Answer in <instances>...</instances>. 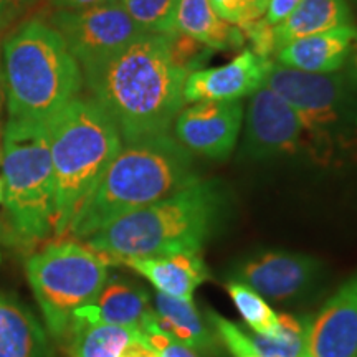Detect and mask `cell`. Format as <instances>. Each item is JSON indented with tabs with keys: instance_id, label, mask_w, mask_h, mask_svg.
Masks as SVG:
<instances>
[{
	"instance_id": "obj_33",
	"label": "cell",
	"mask_w": 357,
	"mask_h": 357,
	"mask_svg": "<svg viewBox=\"0 0 357 357\" xmlns=\"http://www.w3.org/2000/svg\"><path fill=\"white\" fill-rule=\"evenodd\" d=\"M0 243L7 245V247H22V245H25L20 235L13 230L7 217H0Z\"/></svg>"
},
{
	"instance_id": "obj_3",
	"label": "cell",
	"mask_w": 357,
	"mask_h": 357,
	"mask_svg": "<svg viewBox=\"0 0 357 357\" xmlns=\"http://www.w3.org/2000/svg\"><path fill=\"white\" fill-rule=\"evenodd\" d=\"M197 178L192 153L169 132L124 142L66 236L84 242L116 218L159 202Z\"/></svg>"
},
{
	"instance_id": "obj_2",
	"label": "cell",
	"mask_w": 357,
	"mask_h": 357,
	"mask_svg": "<svg viewBox=\"0 0 357 357\" xmlns=\"http://www.w3.org/2000/svg\"><path fill=\"white\" fill-rule=\"evenodd\" d=\"M227 213V195L217 181L197 178L176 194L116 218L84 243L111 263L124 258L200 253Z\"/></svg>"
},
{
	"instance_id": "obj_25",
	"label": "cell",
	"mask_w": 357,
	"mask_h": 357,
	"mask_svg": "<svg viewBox=\"0 0 357 357\" xmlns=\"http://www.w3.org/2000/svg\"><path fill=\"white\" fill-rule=\"evenodd\" d=\"M118 2L144 32L160 35L176 32L178 0H118Z\"/></svg>"
},
{
	"instance_id": "obj_39",
	"label": "cell",
	"mask_w": 357,
	"mask_h": 357,
	"mask_svg": "<svg viewBox=\"0 0 357 357\" xmlns=\"http://www.w3.org/2000/svg\"><path fill=\"white\" fill-rule=\"evenodd\" d=\"M3 202V178L0 176V204Z\"/></svg>"
},
{
	"instance_id": "obj_9",
	"label": "cell",
	"mask_w": 357,
	"mask_h": 357,
	"mask_svg": "<svg viewBox=\"0 0 357 357\" xmlns=\"http://www.w3.org/2000/svg\"><path fill=\"white\" fill-rule=\"evenodd\" d=\"M263 86L291 106L303 129L318 142L331 137L349 105L344 77L336 73H307L273 63Z\"/></svg>"
},
{
	"instance_id": "obj_35",
	"label": "cell",
	"mask_w": 357,
	"mask_h": 357,
	"mask_svg": "<svg viewBox=\"0 0 357 357\" xmlns=\"http://www.w3.org/2000/svg\"><path fill=\"white\" fill-rule=\"evenodd\" d=\"M124 357H159V356L155 354L151 347H147L144 342H137V344H134L131 349L128 351V354Z\"/></svg>"
},
{
	"instance_id": "obj_11",
	"label": "cell",
	"mask_w": 357,
	"mask_h": 357,
	"mask_svg": "<svg viewBox=\"0 0 357 357\" xmlns=\"http://www.w3.org/2000/svg\"><path fill=\"white\" fill-rule=\"evenodd\" d=\"M303 132L305 129L291 106L273 89L261 86L250 100L240 155L253 160L293 155L300 151Z\"/></svg>"
},
{
	"instance_id": "obj_32",
	"label": "cell",
	"mask_w": 357,
	"mask_h": 357,
	"mask_svg": "<svg viewBox=\"0 0 357 357\" xmlns=\"http://www.w3.org/2000/svg\"><path fill=\"white\" fill-rule=\"evenodd\" d=\"M109 2H118V0H50L56 10H82V8L102 6V3Z\"/></svg>"
},
{
	"instance_id": "obj_4",
	"label": "cell",
	"mask_w": 357,
	"mask_h": 357,
	"mask_svg": "<svg viewBox=\"0 0 357 357\" xmlns=\"http://www.w3.org/2000/svg\"><path fill=\"white\" fill-rule=\"evenodd\" d=\"M0 47L10 119L48 124L79 96L82 66L48 22L40 17L22 22Z\"/></svg>"
},
{
	"instance_id": "obj_29",
	"label": "cell",
	"mask_w": 357,
	"mask_h": 357,
	"mask_svg": "<svg viewBox=\"0 0 357 357\" xmlns=\"http://www.w3.org/2000/svg\"><path fill=\"white\" fill-rule=\"evenodd\" d=\"M171 38V52L174 56V61L184 70H194L197 63L204 60V56L208 55V50L205 45H202L197 40L187 37L178 32H174L169 35Z\"/></svg>"
},
{
	"instance_id": "obj_16",
	"label": "cell",
	"mask_w": 357,
	"mask_h": 357,
	"mask_svg": "<svg viewBox=\"0 0 357 357\" xmlns=\"http://www.w3.org/2000/svg\"><path fill=\"white\" fill-rule=\"evenodd\" d=\"M357 42L354 25L337 26L328 32L298 38L276 52L281 65L307 73H334L346 63Z\"/></svg>"
},
{
	"instance_id": "obj_6",
	"label": "cell",
	"mask_w": 357,
	"mask_h": 357,
	"mask_svg": "<svg viewBox=\"0 0 357 357\" xmlns=\"http://www.w3.org/2000/svg\"><path fill=\"white\" fill-rule=\"evenodd\" d=\"M6 217L26 247L53 235L55 177L47 123L10 119L2 137Z\"/></svg>"
},
{
	"instance_id": "obj_12",
	"label": "cell",
	"mask_w": 357,
	"mask_h": 357,
	"mask_svg": "<svg viewBox=\"0 0 357 357\" xmlns=\"http://www.w3.org/2000/svg\"><path fill=\"white\" fill-rule=\"evenodd\" d=\"M243 108L238 101H199L182 109L174 121V137L211 160H227L242 131Z\"/></svg>"
},
{
	"instance_id": "obj_19",
	"label": "cell",
	"mask_w": 357,
	"mask_h": 357,
	"mask_svg": "<svg viewBox=\"0 0 357 357\" xmlns=\"http://www.w3.org/2000/svg\"><path fill=\"white\" fill-rule=\"evenodd\" d=\"M0 357H52L47 331L15 296L0 291Z\"/></svg>"
},
{
	"instance_id": "obj_23",
	"label": "cell",
	"mask_w": 357,
	"mask_h": 357,
	"mask_svg": "<svg viewBox=\"0 0 357 357\" xmlns=\"http://www.w3.org/2000/svg\"><path fill=\"white\" fill-rule=\"evenodd\" d=\"M312 314H278V326L271 336L247 333L265 357H305L307 331Z\"/></svg>"
},
{
	"instance_id": "obj_18",
	"label": "cell",
	"mask_w": 357,
	"mask_h": 357,
	"mask_svg": "<svg viewBox=\"0 0 357 357\" xmlns=\"http://www.w3.org/2000/svg\"><path fill=\"white\" fill-rule=\"evenodd\" d=\"M153 310L149 293L144 287L132 280L113 276L106 281L95 303L79 316L77 326L82 323H106L128 326L141 331Z\"/></svg>"
},
{
	"instance_id": "obj_36",
	"label": "cell",
	"mask_w": 357,
	"mask_h": 357,
	"mask_svg": "<svg viewBox=\"0 0 357 357\" xmlns=\"http://www.w3.org/2000/svg\"><path fill=\"white\" fill-rule=\"evenodd\" d=\"M6 2L10 7L15 8L17 12L22 13V12H25L30 6H33V3L37 2V0H6Z\"/></svg>"
},
{
	"instance_id": "obj_8",
	"label": "cell",
	"mask_w": 357,
	"mask_h": 357,
	"mask_svg": "<svg viewBox=\"0 0 357 357\" xmlns=\"http://www.w3.org/2000/svg\"><path fill=\"white\" fill-rule=\"evenodd\" d=\"M223 278L247 284L276 306H298L318 291L324 268L306 253L270 248L238 258Z\"/></svg>"
},
{
	"instance_id": "obj_27",
	"label": "cell",
	"mask_w": 357,
	"mask_h": 357,
	"mask_svg": "<svg viewBox=\"0 0 357 357\" xmlns=\"http://www.w3.org/2000/svg\"><path fill=\"white\" fill-rule=\"evenodd\" d=\"M141 333L144 344L151 347L159 357H200L197 352L192 351L190 347L182 344L181 341L174 339L171 334L159 328L154 318V310L142 324Z\"/></svg>"
},
{
	"instance_id": "obj_17",
	"label": "cell",
	"mask_w": 357,
	"mask_h": 357,
	"mask_svg": "<svg viewBox=\"0 0 357 357\" xmlns=\"http://www.w3.org/2000/svg\"><path fill=\"white\" fill-rule=\"evenodd\" d=\"M153 307L159 328L200 357H227V349L207 318L199 312L194 300H177L155 293Z\"/></svg>"
},
{
	"instance_id": "obj_30",
	"label": "cell",
	"mask_w": 357,
	"mask_h": 357,
	"mask_svg": "<svg viewBox=\"0 0 357 357\" xmlns=\"http://www.w3.org/2000/svg\"><path fill=\"white\" fill-rule=\"evenodd\" d=\"M245 40L252 45V52L260 58H268L276 53L275 42V26L268 24L265 19H258L250 24L240 25Z\"/></svg>"
},
{
	"instance_id": "obj_21",
	"label": "cell",
	"mask_w": 357,
	"mask_h": 357,
	"mask_svg": "<svg viewBox=\"0 0 357 357\" xmlns=\"http://www.w3.org/2000/svg\"><path fill=\"white\" fill-rule=\"evenodd\" d=\"M352 25L346 0H301L300 6L275 26L276 52L298 38Z\"/></svg>"
},
{
	"instance_id": "obj_31",
	"label": "cell",
	"mask_w": 357,
	"mask_h": 357,
	"mask_svg": "<svg viewBox=\"0 0 357 357\" xmlns=\"http://www.w3.org/2000/svg\"><path fill=\"white\" fill-rule=\"evenodd\" d=\"M300 2L301 0H268L265 20L268 24L276 26L300 6Z\"/></svg>"
},
{
	"instance_id": "obj_13",
	"label": "cell",
	"mask_w": 357,
	"mask_h": 357,
	"mask_svg": "<svg viewBox=\"0 0 357 357\" xmlns=\"http://www.w3.org/2000/svg\"><path fill=\"white\" fill-rule=\"evenodd\" d=\"M305 357H357V275L311 318Z\"/></svg>"
},
{
	"instance_id": "obj_10",
	"label": "cell",
	"mask_w": 357,
	"mask_h": 357,
	"mask_svg": "<svg viewBox=\"0 0 357 357\" xmlns=\"http://www.w3.org/2000/svg\"><path fill=\"white\" fill-rule=\"evenodd\" d=\"M48 24L63 38L82 71L101 63L146 33L119 2L82 10H55Z\"/></svg>"
},
{
	"instance_id": "obj_22",
	"label": "cell",
	"mask_w": 357,
	"mask_h": 357,
	"mask_svg": "<svg viewBox=\"0 0 357 357\" xmlns=\"http://www.w3.org/2000/svg\"><path fill=\"white\" fill-rule=\"evenodd\" d=\"M137 342H144L139 329L106 323H82L66 341L70 357H124Z\"/></svg>"
},
{
	"instance_id": "obj_20",
	"label": "cell",
	"mask_w": 357,
	"mask_h": 357,
	"mask_svg": "<svg viewBox=\"0 0 357 357\" xmlns=\"http://www.w3.org/2000/svg\"><path fill=\"white\" fill-rule=\"evenodd\" d=\"M176 32L197 40L211 50H236L245 43L240 26L220 19L211 0H178Z\"/></svg>"
},
{
	"instance_id": "obj_1",
	"label": "cell",
	"mask_w": 357,
	"mask_h": 357,
	"mask_svg": "<svg viewBox=\"0 0 357 357\" xmlns=\"http://www.w3.org/2000/svg\"><path fill=\"white\" fill-rule=\"evenodd\" d=\"M187 75L174 61L169 35L146 32L84 70L83 82L116 123L124 144L169 132L184 106Z\"/></svg>"
},
{
	"instance_id": "obj_34",
	"label": "cell",
	"mask_w": 357,
	"mask_h": 357,
	"mask_svg": "<svg viewBox=\"0 0 357 357\" xmlns=\"http://www.w3.org/2000/svg\"><path fill=\"white\" fill-rule=\"evenodd\" d=\"M17 15H20V13L15 8L8 6L6 0H0V33L15 20Z\"/></svg>"
},
{
	"instance_id": "obj_40",
	"label": "cell",
	"mask_w": 357,
	"mask_h": 357,
	"mask_svg": "<svg viewBox=\"0 0 357 357\" xmlns=\"http://www.w3.org/2000/svg\"><path fill=\"white\" fill-rule=\"evenodd\" d=\"M0 162H2V154H0Z\"/></svg>"
},
{
	"instance_id": "obj_37",
	"label": "cell",
	"mask_w": 357,
	"mask_h": 357,
	"mask_svg": "<svg viewBox=\"0 0 357 357\" xmlns=\"http://www.w3.org/2000/svg\"><path fill=\"white\" fill-rule=\"evenodd\" d=\"M6 105V83H3V65H2V47H0V113Z\"/></svg>"
},
{
	"instance_id": "obj_24",
	"label": "cell",
	"mask_w": 357,
	"mask_h": 357,
	"mask_svg": "<svg viewBox=\"0 0 357 357\" xmlns=\"http://www.w3.org/2000/svg\"><path fill=\"white\" fill-rule=\"evenodd\" d=\"M225 289L247 323L250 333L271 336L276 331L278 314L268 305L265 298L238 281H225Z\"/></svg>"
},
{
	"instance_id": "obj_14",
	"label": "cell",
	"mask_w": 357,
	"mask_h": 357,
	"mask_svg": "<svg viewBox=\"0 0 357 357\" xmlns=\"http://www.w3.org/2000/svg\"><path fill=\"white\" fill-rule=\"evenodd\" d=\"M273 61L243 50L230 63L217 68L197 70L187 75L184 102L236 101L253 95L265 83Z\"/></svg>"
},
{
	"instance_id": "obj_15",
	"label": "cell",
	"mask_w": 357,
	"mask_h": 357,
	"mask_svg": "<svg viewBox=\"0 0 357 357\" xmlns=\"http://www.w3.org/2000/svg\"><path fill=\"white\" fill-rule=\"evenodd\" d=\"M123 263L149 281L158 293L177 300H194V293L211 275L200 253L178 252L162 257L124 258Z\"/></svg>"
},
{
	"instance_id": "obj_7",
	"label": "cell",
	"mask_w": 357,
	"mask_h": 357,
	"mask_svg": "<svg viewBox=\"0 0 357 357\" xmlns=\"http://www.w3.org/2000/svg\"><path fill=\"white\" fill-rule=\"evenodd\" d=\"M109 260L82 240L58 238L26 261V278L50 336L68 341L109 278Z\"/></svg>"
},
{
	"instance_id": "obj_5",
	"label": "cell",
	"mask_w": 357,
	"mask_h": 357,
	"mask_svg": "<svg viewBox=\"0 0 357 357\" xmlns=\"http://www.w3.org/2000/svg\"><path fill=\"white\" fill-rule=\"evenodd\" d=\"M55 177L53 235L65 238L79 207L123 147L109 114L93 98L78 96L48 123Z\"/></svg>"
},
{
	"instance_id": "obj_26",
	"label": "cell",
	"mask_w": 357,
	"mask_h": 357,
	"mask_svg": "<svg viewBox=\"0 0 357 357\" xmlns=\"http://www.w3.org/2000/svg\"><path fill=\"white\" fill-rule=\"evenodd\" d=\"M205 318H207L208 324L212 326V329L222 341L223 347H225L229 354H231V357H265L257 349V346L253 344L248 334L240 326L223 318L220 312L207 310Z\"/></svg>"
},
{
	"instance_id": "obj_28",
	"label": "cell",
	"mask_w": 357,
	"mask_h": 357,
	"mask_svg": "<svg viewBox=\"0 0 357 357\" xmlns=\"http://www.w3.org/2000/svg\"><path fill=\"white\" fill-rule=\"evenodd\" d=\"M218 17L236 26L261 19L268 0H211Z\"/></svg>"
},
{
	"instance_id": "obj_38",
	"label": "cell",
	"mask_w": 357,
	"mask_h": 357,
	"mask_svg": "<svg viewBox=\"0 0 357 357\" xmlns=\"http://www.w3.org/2000/svg\"><path fill=\"white\" fill-rule=\"evenodd\" d=\"M347 73H349L351 82L354 83V84H357V47H356L354 53H352L351 63H349V71H347Z\"/></svg>"
}]
</instances>
